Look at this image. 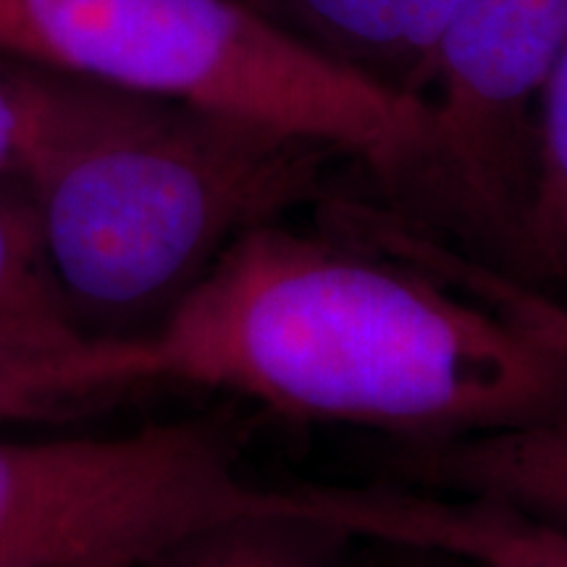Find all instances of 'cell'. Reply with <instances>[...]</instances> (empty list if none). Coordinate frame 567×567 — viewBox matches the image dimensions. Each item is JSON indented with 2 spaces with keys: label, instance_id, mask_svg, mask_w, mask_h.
<instances>
[{
  "label": "cell",
  "instance_id": "6da1fadb",
  "mask_svg": "<svg viewBox=\"0 0 567 567\" xmlns=\"http://www.w3.org/2000/svg\"><path fill=\"white\" fill-rule=\"evenodd\" d=\"M147 342L158 384L396 444L567 410V350L326 221L247 234Z\"/></svg>",
  "mask_w": 567,
  "mask_h": 567
},
{
  "label": "cell",
  "instance_id": "7a4b0ae2",
  "mask_svg": "<svg viewBox=\"0 0 567 567\" xmlns=\"http://www.w3.org/2000/svg\"><path fill=\"white\" fill-rule=\"evenodd\" d=\"M17 66V174L90 337L158 334L239 239L334 195L329 163L342 153L323 142L179 97Z\"/></svg>",
  "mask_w": 567,
  "mask_h": 567
},
{
  "label": "cell",
  "instance_id": "3957f363",
  "mask_svg": "<svg viewBox=\"0 0 567 567\" xmlns=\"http://www.w3.org/2000/svg\"><path fill=\"white\" fill-rule=\"evenodd\" d=\"M0 53L323 142L363 163L389 208L429 166V103L334 66L239 0H0Z\"/></svg>",
  "mask_w": 567,
  "mask_h": 567
},
{
  "label": "cell",
  "instance_id": "277c9868",
  "mask_svg": "<svg viewBox=\"0 0 567 567\" xmlns=\"http://www.w3.org/2000/svg\"><path fill=\"white\" fill-rule=\"evenodd\" d=\"M229 417L0 439V567H142L224 517L292 505L245 476Z\"/></svg>",
  "mask_w": 567,
  "mask_h": 567
},
{
  "label": "cell",
  "instance_id": "5b68a950",
  "mask_svg": "<svg viewBox=\"0 0 567 567\" xmlns=\"http://www.w3.org/2000/svg\"><path fill=\"white\" fill-rule=\"evenodd\" d=\"M567 42V0H463L425 103L429 166L396 221L515 279L534 187L536 116Z\"/></svg>",
  "mask_w": 567,
  "mask_h": 567
},
{
  "label": "cell",
  "instance_id": "8992f818",
  "mask_svg": "<svg viewBox=\"0 0 567 567\" xmlns=\"http://www.w3.org/2000/svg\"><path fill=\"white\" fill-rule=\"evenodd\" d=\"M0 368L59 386L92 408L158 384L147 339H95L76 321L38 205L19 174L0 176Z\"/></svg>",
  "mask_w": 567,
  "mask_h": 567
},
{
  "label": "cell",
  "instance_id": "52a82bcc",
  "mask_svg": "<svg viewBox=\"0 0 567 567\" xmlns=\"http://www.w3.org/2000/svg\"><path fill=\"white\" fill-rule=\"evenodd\" d=\"M334 66L425 101L446 27L463 0H239Z\"/></svg>",
  "mask_w": 567,
  "mask_h": 567
},
{
  "label": "cell",
  "instance_id": "ba28073f",
  "mask_svg": "<svg viewBox=\"0 0 567 567\" xmlns=\"http://www.w3.org/2000/svg\"><path fill=\"white\" fill-rule=\"evenodd\" d=\"M389 467L402 486L486 502L567 534V410L492 434L396 444Z\"/></svg>",
  "mask_w": 567,
  "mask_h": 567
},
{
  "label": "cell",
  "instance_id": "9c48e42d",
  "mask_svg": "<svg viewBox=\"0 0 567 567\" xmlns=\"http://www.w3.org/2000/svg\"><path fill=\"white\" fill-rule=\"evenodd\" d=\"M292 492V505L208 523L142 567H360L358 538L305 513Z\"/></svg>",
  "mask_w": 567,
  "mask_h": 567
},
{
  "label": "cell",
  "instance_id": "30bf717a",
  "mask_svg": "<svg viewBox=\"0 0 567 567\" xmlns=\"http://www.w3.org/2000/svg\"><path fill=\"white\" fill-rule=\"evenodd\" d=\"M517 281H567V42L538 103L534 187L523 226Z\"/></svg>",
  "mask_w": 567,
  "mask_h": 567
},
{
  "label": "cell",
  "instance_id": "8fae6325",
  "mask_svg": "<svg viewBox=\"0 0 567 567\" xmlns=\"http://www.w3.org/2000/svg\"><path fill=\"white\" fill-rule=\"evenodd\" d=\"M95 410L63 389L0 368V425L51 423Z\"/></svg>",
  "mask_w": 567,
  "mask_h": 567
},
{
  "label": "cell",
  "instance_id": "7c38bea8",
  "mask_svg": "<svg viewBox=\"0 0 567 567\" xmlns=\"http://www.w3.org/2000/svg\"><path fill=\"white\" fill-rule=\"evenodd\" d=\"M21 142V90L17 59L0 53V176L17 174Z\"/></svg>",
  "mask_w": 567,
  "mask_h": 567
},
{
  "label": "cell",
  "instance_id": "4fadbf2b",
  "mask_svg": "<svg viewBox=\"0 0 567 567\" xmlns=\"http://www.w3.org/2000/svg\"><path fill=\"white\" fill-rule=\"evenodd\" d=\"M360 542V538H358ZM360 567H488L444 549L410 547V544L360 542Z\"/></svg>",
  "mask_w": 567,
  "mask_h": 567
},
{
  "label": "cell",
  "instance_id": "5bb4252c",
  "mask_svg": "<svg viewBox=\"0 0 567 567\" xmlns=\"http://www.w3.org/2000/svg\"><path fill=\"white\" fill-rule=\"evenodd\" d=\"M515 316L530 334L567 350V305L547 292H526L515 305Z\"/></svg>",
  "mask_w": 567,
  "mask_h": 567
}]
</instances>
